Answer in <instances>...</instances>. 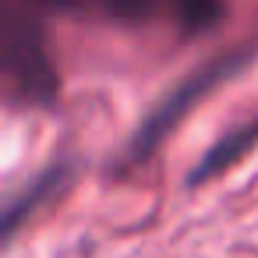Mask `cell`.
<instances>
[{"label":"cell","instance_id":"cell-1","mask_svg":"<svg viewBox=\"0 0 258 258\" xmlns=\"http://www.w3.org/2000/svg\"><path fill=\"white\" fill-rule=\"evenodd\" d=\"M247 60H251V50H233V53H223V57L202 64L198 71H191L180 85H173V89L149 110V117H145V120L138 124V131L131 135L124 159H127V163H142V159H145V156L191 113L195 103H202L216 85H223L230 75H237Z\"/></svg>","mask_w":258,"mask_h":258},{"label":"cell","instance_id":"cell-2","mask_svg":"<svg viewBox=\"0 0 258 258\" xmlns=\"http://www.w3.org/2000/svg\"><path fill=\"white\" fill-rule=\"evenodd\" d=\"M8 75L22 85V92L29 99H39V103H50L53 99V71H50V60L43 53V43L32 29H22L18 18L8 22Z\"/></svg>","mask_w":258,"mask_h":258},{"label":"cell","instance_id":"cell-3","mask_svg":"<svg viewBox=\"0 0 258 258\" xmlns=\"http://www.w3.org/2000/svg\"><path fill=\"white\" fill-rule=\"evenodd\" d=\"M251 149H258V117L247 120V124H240V127H233V131H226V135L195 163V170L187 173V187H198V184L219 177L223 170L237 166Z\"/></svg>","mask_w":258,"mask_h":258},{"label":"cell","instance_id":"cell-4","mask_svg":"<svg viewBox=\"0 0 258 258\" xmlns=\"http://www.w3.org/2000/svg\"><path fill=\"white\" fill-rule=\"evenodd\" d=\"M64 180H68V166H64V163H57V166H50L46 173H39V177H36V180L18 195V198H11V202H8V209H4V233L11 237V233L18 230V223H22V219H25L39 202H46V198H50Z\"/></svg>","mask_w":258,"mask_h":258}]
</instances>
